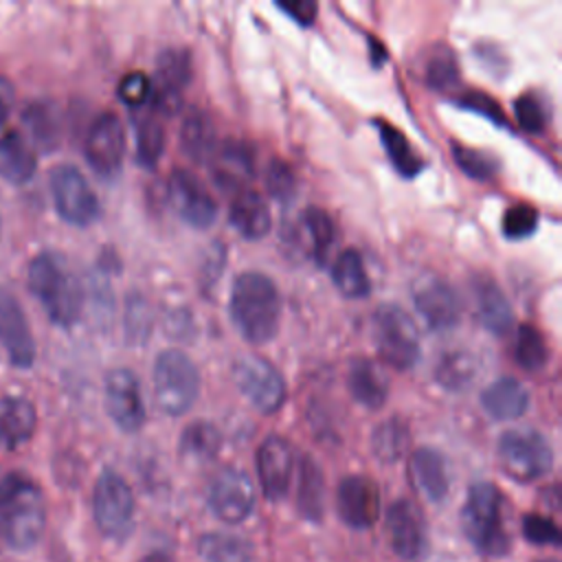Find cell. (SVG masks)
<instances>
[{"label":"cell","mask_w":562,"mask_h":562,"mask_svg":"<svg viewBox=\"0 0 562 562\" xmlns=\"http://www.w3.org/2000/svg\"><path fill=\"white\" fill-rule=\"evenodd\" d=\"M140 562H173V560H171L167 553H158V551H156V553H149L147 558H143Z\"/></svg>","instance_id":"db71d44e"},{"label":"cell","mask_w":562,"mask_h":562,"mask_svg":"<svg viewBox=\"0 0 562 562\" xmlns=\"http://www.w3.org/2000/svg\"><path fill=\"white\" fill-rule=\"evenodd\" d=\"M538 226V213L529 204H514L503 215V233L507 239H525L533 235Z\"/></svg>","instance_id":"f6af8a7d"},{"label":"cell","mask_w":562,"mask_h":562,"mask_svg":"<svg viewBox=\"0 0 562 562\" xmlns=\"http://www.w3.org/2000/svg\"><path fill=\"white\" fill-rule=\"evenodd\" d=\"M0 342L15 367L29 369L33 364L35 340L31 325L18 296L4 285H0Z\"/></svg>","instance_id":"d6986e66"},{"label":"cell","mask_w":562,"mask_h":562,"mask_svg":"<svg viewBox=\"0 0 562 562\" xmlns=\"http://www.w3.org/2000/svg\"><path fill=\"white\" fill-rule=\"evenodd\" d=\"M213 178L222 189H239L252 178L255 151L246 140H224L211 158Z\"/></svg>","instance_id":"7402d4cb"},{"label":"cell","mask_w":562,"mask_h":562,"mask_svg":"<svg viewBox=\"0 0 562 562\" xmlns=\"http://www.w3.org/2000/svg\"><path fill=\"white\" fill-rule=\"evenodd\" d=\"M498 461L516 481H536L549 474L553 448L549 439L533 428H512L498 439Z\"/></svg>","instance_id":"52a82bcc"},{"label":"cell","mask_w":562,"mask_h":562,"mask_svg":"<svg viewBox=\"0 0 562 562\" xmlns=\"http://www.w3.org/2000/svg\"><path fill=\"white\" fill-rule=\"evenodd\" d=\"M169 200L176 213L193 228H209L217 217V202L206 184L187 169H173L169 176Z\"/></svg>","instance_id":"5bb4252c"},{"label":"cell","mask_w":562,"mask_h":562,"mask_svg":"<svg viewBox=\"0 0 562 562\" xmlns=\"http://www.w3.org/2000/svg\"><path fill=\"white\" fill-rule=\"evenodd\" d=\"M413 303L426 325L435 331L452 329L461 318V305L452 285L435 274L419 277L413 288Z\"/></svg>","instance_id":"9a60e30c"},{"label":"cell","mask_w":562,"mask_h":562,"mask_svg":"<svg viewBox=\"0 0 562 562\" xmlns=\"http://www.w3.org/2000/svg\"><path fill=\"white\" fill-rule=\"evenodd\" d=\"M331 279L338 292L347 299H364L371 292V281L364 270V261L360 252L353 248H347L336 257L331 266Z\"/></svg>","instance_id":"1f68e13d"},{"label":"cell","mask_w":562,"mask_h":562,"mask_svg":"<svg viewBox=\"0 0 562 562\" xmlns=\"http://www.w3.org/2000/svg\"><path fill=\"white\" fill-rule=\"evenodd\" d=\"M347 389L364 408H380L389 397V378L378 362L360 356L349 362Z\"/></svg>","instance_id":"d4e9b609"},{"label":"cell","mask_w":562,"mask_h":562,"mask_svg":"<svg viewBox=\"0 0 562 562\" xmlns=\"http://www.w3.org/2000/svg\"><path fill=\"white\" fill-rule=\"evenodd\" d=\"M378 132H380V140L384 151L389 154V160L393 162V167L397 169V173H402L404 178H413L422 171L424 162L422 158L415 154V149L411 147L408 138L391 123L380 121L378 123Z\"/></svg>","instance_id":"e575fe53"},{"label":"cell","mask_w":562,"mask_h":562,"mask_svg":"<svg viewBox=\"0 0 562 562\" xmlns=\"http://www.w3.org/2000/svg\"><path fill=\"white\" fill-rule=\"evenodd\" d=\"M435 380L452 393L465 391L476 380V360L465 349L446 351L435 364Z\"/></svg>","instance_id":"836d02e7"},{"label":"cell","mask_w":562,"mask_h":562,"mask_svg":"<svg viewBox=\"0 0 562 562\" xmlns=\"http://www.w3.org/2000/svg\"><path fill=\"white\" fill-rule=\"evenodd\" d=\"M46 527V503L40 485L22 472L0 481V536L15 551L33 549Z\"/></svg>","instance_id":"6da1fadb"},{"label":"cell","mask_w":562,"mask_h":562,"mask_svg":"<svg viewBox=\"0 0 562 562\" xmlns=\"http://www.w3.org/2000/svg\"><path fill=\"white\" fill-rule=\"evenodd\" d=\"M424 81L435 90H448L459 81V61L450 46L435 44L424 55Z\"/></svg>","instance_id":"8d00e7d4"},{"label":"cell","mask_w":562,"mask_h":562,"mask_svg":"<svg viewBox=\"0 0 562 562\" xmlns=\"http://www.w3.org/2000/svg\"><path fill=\"white\" fill-rule=\"evenodd\" d=\"M233 378L241 395L248 397V402L259 413H277L288 395L283 375L261 356H239L233 364Z\"/></svg>","instance_id":"30bf717a"},{"label":"cell","mask_w":562,"mask_h":562,"mask_svg":"<svg viewBox=\"0 0 562 562\" xmlns=\"http://www.w3.org/2000/svg\"><path fill=\"white\" fill-rule=\"evenodd\" d=\"M151 94V81L145 72L134 70L127 72L121 81H119V97L123 103H127L130 108H138L143 105Z\"/></svg>","instance_id":"7dc6e473"},{"label":"cell","mask_w":562,"mask_h":562,"mask_svg":"<svg viewBox=\"0 0 562 562\" xmlns=\"http://www.w3.org/2000/svg\"><path fill=\"white\" fill-rule=\"evenodd\" d=\"M200 373L193 360L178 351L167 349L154 362V397L162 413L178 417L184 415L198 400Z\"/></svg>","instance_id":"8992f818"},{"label":"cell","mask_w":562,"mask_h":562,"mask_svg":"<svg viewBox=\"0 0 562 562\" xmlns=\"http://www.w3.org/2000/svg\"><path fill=\"white\" fill-rule=\"evenodd\" d=\"M408 481L419 496L441 503L450 490V472L446 457L435 448H417L408 459Z\"/></svg>","instance_id":"44dd1931"},{"label":"cell","mask_w":562,"mask_h":562,"mask_svg":"<svg viewBox=\"0 0 562 562\" xmlns=\"http://www.w3.org/2000/svg\"><path fill=\"white\" fill-rule=\"evenodd\" d=\"M516 360L525 371H540L549 362V347L542 331L533 325H520L516 334Z\"/></svg>","instance_id":"f35d334b"},{"label":"cell","mask_w":562,"mask_h":562,"mask_svg":"<svg viewBox=\"0 0 562 562\" xmlns=\"http://www.w3.org/2000/svg\"><path fill=\"white\" fill-rule=\"evenodd\" d=\"M231 316L248 342L272 340L281 325V294L274 281L255 270L237 274L231 288Z\"/></svg>","instance_id":"7a4b0ae2"},{"label":"cell","mask_w":562,"mask_h":562,"mask_svg":"<svg viewBox=\"0 0 562 562\" xmlns=\"http://www.w3.org/2000/svg\"><path fill=\"white\" fill-rule=\"evenodd\" d=\"M83 154L88 165L103 178L119 173L125 154V130L114 112H101L86 134Z\"/></svg>","instance_id":"7c38bea8"},{"label":"cell","mask_w":562,"mask_h":562,"mask_svg":"<svg viewBox=\"0 0 562 562\" xmlns=\"http://www.w3.org/2000/svg\"><path fill=\"white\" fill-rule=\"evenodd\" d=\"M48 182L55 209L68 224L90 226L99 217V198L75 165L53 167Z\"/></svg>","instance_id":"9c48e42d"},{"label":"cell","mask_w":562,"mask_h":562,"mask_svg":"<svg viewBox=\"0 0 562 562\" xmlns=\"http://www.w3.org/2000/svg\"><path fill=\"white\" fill-rule=\"evenodd\" d=\"M373 342L380 358L397 371H408L417 364L422 340L415 321L395 303H384L371 321Z\"/></svg>","instance_id":"5b68a950"},{"label":"cell","mask_w":562,"mask_h":562,"mask_svg":"<svg viewBox=\"0 0 562 562\" xmlns=\"http://www.w3.org/2000/svg\"><path fill=\"white\" fill-rule=\"evenodd\" d=\"M127 327L132 325V323H136L127 334L130 336H147V331H149V314H147V305H145V301H140V299H132L130 303H127Z\"/></svg>","instance_id":"f907efd6"},{"label":"cell","mask_w":562,"mask_h":562,"mask_svg":"<svg viewBox=\"0 0 562 562\" xmlns=\"http://www.w3.org/2000/svg\"><path fill=\"white\" fill-rule=\"evenodd\" d=\"M22 123L29 132V143L44 151H53L61 140V114L55 103L37 99L22 112Z\"/></svg>","instance_id":"f1b7e54d"},{"label":"cell","mask_w":562,"mask_h":562,"mask_svg":"<svg viewBox=\"0 0 562 562\" xmlns=\"http://www.w3.org/2000/svg\"><path fill=\"white\" fill-rule=\"evenodd\" d=\"M228 220L233 228L246 239H261L272 226V215L266 200L261 198V193L250 189H241L235 193L228 209Z\"/></svg>","instance_id":"4316f807"},{"label":"cell","mask_w":562,"mask_h":562,"mask_svg":"<svg viewBox=\"0 0 562 562\" xmlns=\"http://www.w3.org/2000/svg\"><path fill=\"white\" fill-rule=\"evenodd\" d=\"M457 103H459L461 108H465V110H472V112H476V114L490 119L492 123H498V125H501V123L505 121V114H503L498 101L492 99V97L485 94V92H465V94L459 97Z\"/></svg>","instance_id":"c3c4849f"},{"label":"cell","mask_w":562,"mask_h":562,"mask_svg":"<svg viewBox=\"0 0 562 562\" xmlns=\"http://www.w3.org/2000/svg\"><path fill=\"white\" fill-rule=\"evenodd\" d=\"M191 81V59L184 50L169 48L156 61L154 103L162 114H173L182 101V92Z\"/></svg>","instance_id":"ffe728a7"},{"label":"cell","mask_w":562,"mask_h":562,"mask_svg":"<svg viewBox=\"0 0 562 562\" xmlns=\"http://www.w3.org/2000/svg\"><path fill=\"white\" fill-rule=\"evenodd\" d=\"M105 411L110 419L125 432H136L145 422V404L138 378L125 369H112L105 375V389H103Z\"/></svg>","instance_id":"4fadbf2b"},{"label":"cell","mask_w":562,"mask_h":562,"mask_svg":"<svg viewBox=\"0 0 562 562\" xmlns=\"http://www.w3.org/2000/svg\"><path fill=\"white\" fill-rule=\"evenodd\" d=\"M165 149V130L162 123L145 116L136 123V158L143 167H156Z\"/></svg>","instance_id":"60d3db41"},{"label":"cell","mask_w":562,"mask_h":562,"mask_svg":"<svg viewBox=\"0 0 562 562\" xmlns=\"http://www.w3.org/2000/svg\"><path fill=\"white\" fill-rule=\"evenodd\" d=\"M37 426V413L31 400L22 395H4L0 400V443L4 448L24 446Z\"/></svg>","instance_id":"484cf974"},{"label":"cell","mask_w":562,"mask_h":562,"mask_svg":"<svg viewBox=\"0 0 562 562\" xmlns=\"http://www.w3.org/2000/svg\"><path fill=\"white\" fill-rule=\"evenodd\" d=\"M277 9H281L290 20L307 26L314 22L318 7L310 0H299V2H277Z\"/></svg>","instance_id":"681fc988"},{"label":"cell","mask_w":562,"mask_h":562,"mask_svg":"<svg viewBox=\"0 0 562 562\" xmlns=\"http://www.w3.org/2000/svg\"><path fill=\"white\" fill-rule=\"evenodd\" d=\"M222 448V435L220 430L206 422V419H198L193 424H189L182 430L180 437V452L189 459H193L195 463H204L211 461Z\"/></svg>","instance_id":"d590c367"},{"label":"cell","mask_w":562,"mask_h":562,"mask_svg":"<svg viewBox=\"0 0 562 562\" xmlns=\"http://www.w3.org/2000/svg\"><path fill=\"white\" fill-rule=\"evenodd\" d=\"M522 536L533 544H560V527L540 514H529L522 518Z\"/></svg>","instance_id":"bcb514c9"},{"label":"cell","mask_w":562,"mask_h":562,"mask_svg":"<svg viewBox=\"0 0 562 562\" xmlns=\"http://www.w3.org/2000/svg\"><path fill=\"white\" fill-rule=\"evenodd\" d=\"M26 283L55 325L70 327L79 321L83 290L57 252L44 250L33 257L26 270Z\"/></svg>","instance_id":"3957f363"},{"label":"cell","mask_w":562,"mask_h":562,"mask_svg":"<svg viewBox=\"0 0 562 562\" xmlns=\"http://www.w3.org/2000/svg\"><path fill=\"white\" fill-rule=\"evenodd\" d=\"M380 490L373 479L362 474L345 476L336 490V509L351 529H369L380 516Z\"/></svg>","instance_id":"2e32d148"},{"label":"cell","mask_w":562,"mask_h":562,"mask_svg":"<svg viewBox=\"0 0 562 562\" xmlns=\"http://www.w3.org/2000/svg\"><path fill=\"white\" fill-rule=\"evenodd\" d=\"M369 44H371V61L373 66H380L386 59V48L373 35H369Z\"/></svg>","instance_id":"f5cc1de1"},{"label":"cell","mask_w":562,"mask_h":562,"mask_svg":"<svg viewBox=\"0 0 562 562\" xmlns=\"http://www.w3.org/2000/svg\"><path fill=\"white\" fill-rule=\"evenodd\" d=\"M180 143L187 156L193 158L195 162H206L213 158L217 149V134L206 112L191 110L184 116L180 127Z\"/></svg>","instance_id":"f546056e"},{"label":"cell","mask_w":562,"mask_h":562,"mask_svg":"<svg viewBox=\"0 0 562 562\" xmlns=\"http://www.w3.org/2000/svg\"><path fill=\"white\" fill-rule=\"evenodd\" d=\"M303 226H305V231L310 235L314 259L323 263L327 259V252H329V248L334 244V237H336L331 217L323 209L307 206L303 211Z\"/></svg>","instance_id":"ab89813d"},{"label":"cell","mask_w":562,"mask_h":562,"mask_svg":"<svg viewBox=\"0 0 562 562\" xmlns=\"http://www.w3.org/2000/svg\"><path fill=\"white\" fill-rule=\"evenodd\" d=\"M37 169V156L29 138L9 130L0 136V176L11 184H24L33 178Z\"/></svg>","instance_id":"83f0119b"},{"label":"cell","mask_w":562,"mask_h":562,"mask_svg":"<svg viewBox=\"0 0 562 562\" xmlns=\"http://www.w3.org/2000/svg\"><path fill=\"white\" fill-rule=\"evenodd\" d=\"M531 395L527 386L516 378H498L481 393L485 413L498 422H512L527 413Z\"/></svg>","instance_id":"cb8c5ba5"},{"label":"cell","mask_w":562,"mask_h":562,"mask_svg":"<svg viewBox=\"0 0 562 562\" xmlns=\"http://www.w3.org/2000/svg\"><path fill=\"white\" fill-rule=\"evenodd\" d=\"M505 516L507 503L496 485L487 481L470 485L461 509V529L481 555L501 558L509 551L512 538Z\"/></svg>","instance_id":"277c9868"},{"label":"cell","mask_w":562,"mask_h":562,"mask_svg":"<svg viewBox=\"0 0 562 562\" xmlns=\"http://www.w3.org/2000/svg\"><path fill=\"white\" fill-rule=\"evenodd\" d=\"M92 514L99 531L110 540H125L134 525V494L127 481L105 470L92 492Z\"/></svg>","instance_id":"ba28073f"},{"label":"cell","mask_w":562,"mask_h":562,"mask_svg":"<svg viewBox=\"0 0 562 562\" xmlns=\"http://www.w3.org/2000/svg\"><path fill=\"white\" fill-rule=\"evenodd\" d=\"M408 426L406 422L393 417V419H386L382 422L373 435H371V448H373V454L384 461V463H393V461H400L408 448Z\"/></svg>","instance_id":"74e56055"},{"label":"cell","mask_w":562,"mask_h":562,"mask_svg":"<svg viewBox=\"0 0 562 562\" xmlns=\"http://www.w3.org/2000/svg\"><path fill=\"white\" fill-rule=\"evenodd\" d=\"M540 562H555V560H540Z\"/></svg>","instance_id":"11a10c76"},{"label":"cell","mask_w":562,"mask_h":562,"mask_svg":"<svg viewBox=\"0 0 562 562\" xmlns=\"http://www.w3.org/2000/svg\"><path fill=\"white\" fill-rule=\"evenodd\" d=\"M0 231H2V220H0Z\"/></svg>","instance_id":"9f6ffc18"},{"label":"cell","mask_w":562,"mask_h":562,"mask_svg":"<svg viewBox=\"0 0 562 562\" xmlns=\"http://www.w3.org/2000/svg\"><path fill=\"white\" fill-rule=\"evenodd\" d=\"M386 536L391 549L402 560H417L426 551V522L422 509L408 501L397 498L386 509Z\"/></svg>","instance_id":"e0dca14e"},{"label":"cell","mask_w":562,"mask_h":562,"mask_svg":"<svg viewBox=\"0 0 562 562\" xmlns=\"http://www.w3.org/2000/svg\"><path fill=\"white\" fill-rule=\"evenodd\" d=\"M209 509L224 522L237 525L255 509V487L250 476L239 468L220 470L206 492Z\"/></svg>","instance_id":"8fae6325"},{"label":"cell","mask_w":562,"mask_h":562,"mask_svg":"<svg viewBox=\"0 0 562 562\" xmlns=\"http://www.w3.org/2000/svg\"><path fill=\"white\" fill-rule=\"evenodd\" d=\"M13 103V83L0 75V127L7 123Z\"/></svg>","instance_id":"816d5d0a"},{"label":"cell","mask_w":562,"mask_h":562,"mask_svg":"<svg viewBox=\"0 0 562 562\" xmlns=\"http://www.w3.org/2000/svg\"><path fill=\"white\" fill-rule=\"evenodd\" d=\"M294 450L288 439L279 435H270L261 441L257 450V474L261 492L268 501H281L292 483L294 474Z\"/></svg>","instance_id":"ac0fdd59"},{"label":"cell","mask_w":562,"mask_h":562,"mask_svg":"<svg viewBox=\"0 0 562 562\" xmlns=\"http://www.w3.org/2000/svg\"><path fill=\"white\" fill-rule=\"evenodd\" d=\"M470 285L476 301V314L483 327L496 336H505L512 329L514 312L501 285L485 274H476Z\"/></svg>","instance_id":"603a6c76"},{"label":"cell","mask_w":562,"mask_h":562,"mask_svg":"<svg viewBox=\"0 0 562 562\" xmlns=\"http://www.w3.org/2000/svg\"><path fill=\"white\" fill-rule=\"evenodd\" d=\"M514 114H516L518 125L529 134H538L547 125V108H544V101L540 99V94H536V92H522L514 101Z\"/></svg>","instance_id":"b9f144b4"},{"label":"cell","mask_w":562,"mask_h":562,"mask_svg":"<svg viewBox=\"0 0 562 562\" xmlns=\"http://www.w3.org/2000/svg\"><path fill=\"white\" fill-rule=\"evenodd\" d=\"M266 189L279 202H290L294 198L296 178H294L292 167L285 160H281V158L270 160V165L266 169Z\"/></svg>","instance_id":"ee69618b"},{"label":"cell","mask_w":562,"mask_h":562,"mask_svg":"<svg viewBox=\"0 0 562 562\" xmlns=\"http://www.w3.org/2000/svg\"><path fill=\"white\" fill-rule=\"evenodd\" d=\"M198 553L204 562H252V544L237 533H202Z\"/></svg>","instance_id":"d6a6232c"},{"label":"cell","mask_w":562,"mask_h":562,"mask_svg":"<svg viewBox=\"0 0 562 562\" xmlns=\"http://www.w3.org/2000/svg\"><path fill=\"white\" fill-rule=\"evenodd\" d=\"M296 509L307 520H321L325 509V479L310 457H303L299 465Z\"/></svg>","instance_id":"4dcf8cb0"},{"label":"cell","mask_w":562,"mask_h":562,"mask_svg":"<svg viewBox=\"0 0 562 562\" xmlns=\"http://www.w3.org/2000/svg\"><path fill=\"white\" fill-rule=\"evenodd\" d=\"M452 156L454 162L470 176L476 180H490L496 173V160L479 149H472L468 145L461 143H452Z\"/></svg>","instance_id":"7bdbcfd3"}]
</instances>
